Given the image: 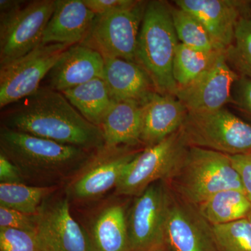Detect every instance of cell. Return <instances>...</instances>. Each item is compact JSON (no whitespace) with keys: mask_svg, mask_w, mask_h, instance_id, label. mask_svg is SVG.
Listing matches in <instances>:
<instances>
[{"mask_svg":"<svg viewBox=\"0 0 251 251\" xmlns=\"http://www.w3.org/2000/svg\"><path fill=\"white\" fill-rule=\"evenodd\" d=\"M1 110V126L9 129L90 151L105 147L100 127L87 121L62 92L41 86Z\"/></svg>","mask_w":251,"mask_h":251,"instance_id":"6da1fadb","label":"cell"},{"mask_svg":"<svg viewBox=\"0 0 251 251\" xmlns=\"http://www.w3.org/2000/svg\"><path fill=\"white\" fill-rule=\"evenodd\" d=\"M94 151L63 145L1 126L0 152L14 163L25 180L55 182L74 176Z\"/></svg>","mask_w":251,"mask_h":251,"instance_id":"7a4b0ae2","label":"cell"},{"mask_svg":"<svg viewBox=\"0 0 251 251\" xmlns=\"http://www.w3.org/2000/svg\"><path fill=\"white\" fill-rule=\"evenodd\" d=\"M179 41L172 17V6L163 0L148 1L137 44V64L147 73L155 90L175 97L173 62Z\"/></svg>","mask_w":251,"mask_h":251,"instance_id":"3957f363","label":"cell"},{"mask_svg":"<svg viewBox=\"0 0 251 251\" xmlns=\"http://www.w3.org/2000/svg\"><path fill=\"white\" fill-rule=\"evenodd\" d=\"M166 182L178 197L195 206L225 190L244 192L229 155L196 147L188 148L179 167Z\"/></svg>","mask_w":251,"mask_h":251,"instance_id":"277c9868","label":"cell"},{"mask_svg":"<svg viewBox=\"0 0 251 251\" xmlns=\"http://www.w3.org/2000/svg\"><path fill=\"white\" fill-rule=\"evenodd\" d=\"M180 130L188 147L229 156L251 153V124L226 107L214 111L188 112Z\"/></svg>","mask_w":251,"mask_h":251,"instance_id":"5b68a950","label":"cell"},{"mask_svg":"<svg viewBox=\"0 0 251 251\" xmlns=\"http://www.w3.org/2000/svg\"><path fill=\"white\" fill-rule=\"evenodd\" d=\"M188 148L180 128L159 143L146 147L126 167L115 193L137 197L151 184L166 181L179 167Z\"/></svg>","mask_w":251,"mask_h":251,"instance_id":"8992f818","label":"cell"},{"mask_svg":"<svg viewBox=\"0 0 251 251\" xmlns=\"http://www.w3.org/2000/svg\"><path fill=\"white\" fill-rule=\"evenodd\" d=\"M56 0H34L0 11V67L40 46ZM26 2V1H25Z\"/></svg>","mask_w":251,"mask_h":251,"instance_id":"52a82bcc","label":"cell"},{"mask_svg":"<svg viewBox=\"0 0 251 251\" xmlns=\"http://www.w3.org/2000/svg\"><path fill=\"white\" fill-rule=\"evenodd\" d=\"M148 1L134 0L129 6L97 15L83 45L103 57L136 62L137 44Z\"/></svg>","mask_w":251,"mask_h":251,"instance_id":"ba28073f","label":"cell"},{"mask_svg":"<svg viewBox=\"0 0 251 251\" xmlns=\"http://www.w3.org/2000/svg\"><path fill=\"white\" fill-rule=\"evenodd\" d=\"M170 198L171 190L164 181L151 184L137 196L127 214L131 251H154L166 245Z\"/></svg>","mask_w":251,"mask_h":251,"instance_id":"9c48e42d","label":"cell"},{"mask_svg":"<svg viewBox=\"0 0 251 251\" xmlns=\"http://www.w3.org/2000/svg\"><path fill=\"white\" fill-rule=\"evenodd\" d=\"M140 151L125 146H105L94 151L68 184V197L79 201L101 197L116 187L126 167Z\"/></svg>","mask_w":251,"mask_h":251,"instance_id":"30bf717a","label":"cell"},{"mask_svg":"<svg viewBox=\"0 0 251 251\" xmlns=\"http://www.w3.org/2000/svg\"><path fill=\"white\" fill-rule=\"evenodd\" d=\"M70 46L41 44L21 58L0 67V108L39 90L50 69Z\"/></svg>","mask_w":251,"mask_h":251,"instance_id":"8fae6325","label":"cell"},{"mask_svg":"<svg viewBox=\"0 0 251 251\" xmlns=\"http://www.w3.org/2000/svg\"><path fill=\"white\" fill-rule=\"evenodd\" d=\"M165 238L166 245L173 251H219L211 225L196 206L185 202L171 190Z\"/></svg>","mask_w":251,"mask_h":251,"instance_id":"7c38bea8","label":"cell"},{"mask_svg":"<svg viewBox=\"0 0 251 251\" xmlns=\"http://www.w3.org/2000/svg\"><path fill=\"white\" fill-rule=\"evenodd\" d=\"M36 218L43 251H90L87 232L72 217L67 198L45 201Z\"/></svg>","mask_w":251,"mask_h":251,"instance_id":"4fadbf2b","label":"cell"},{"mask_svg":"<svg viewBox=\"0 0 251 251\" xmlns=\"http://www.w3.org/2000/svg\"><path fill=\"white\" fill-rule=\"evenodd\" d=\"M239 77L224 52L207 72L189 85L178 88L175 97L188 112L219 110L231 103L232 89Z\"/></svg>","mask_w":251,"mask_h":251,"instance_id":"5bb4252c","label":"cell"},{"mask_svg":"<svg viewBox=\"0 0 251 251\" xmlns=\"http://www.w3.org/2000/svg\"><path fill=\"white\" fill-rule=\"evenodd\" d=\"M103 70L101 54L83 44H75L63 52L41 86L62 92L94 79H103Z\"/></svg>","mask_w":251,"mask_h":251,"instance_id":"9a60e30c","label":"cell"},{"mask_svg":"<svg viewBox=\"0 0 251 251\" xmlns=\"http://www.w3.org/2000/svg\"><path fill=\"white\" fill-rule=\"evenodd\" d=\"M173 2L197 18L224 51L234 40L236 26L246 4L243 0H176Z\"/></svg>","mask_w":251,"mask_h":251,"instance_id":"2e32d148","label":"cell"},{"mask_svg":"<svg viewBox=\"0 0 251 251\" xmlns=\"http://www.w3.org/2000/svg\"><path fill=\"white\" fill-rule=\"evenodd\" d=\"M96 17L97 15L82 0H56L53 14L44 31L41 44H82Z\"/></svg>","mask_w":251,"mask_h":251,"instance_id":"e0dca14e","label":"cell"},{"mask_svg":"<svg viewBox=\"0 0 251 251\" xmlns=\"http://www.w3.org/2000/svg\"><path fill=\"white\" fill-rule=\"evenodd\" d=\"M143 113L141 143L148 147L177 131L188 111L176 97L154 92L143 103Z\"/></svg>","mask_w":251,"mask_h":251,"instance_id":"ac0fdd59","label":"cell"},{"mask_svg":"<svg viewBox=\"0 0 251 251\" xmlns=\"http://www.w3.org/2000/svg\"><path fill=\"white\" fill-rule=\"evenodd\" d=\"M103 80L114 100H132L143 103L156 92L143 68L136 62L103 57Z\"/></svg>","mask_w":251,"mask_h":251,"instance_id":"d6986e66","label":"cell"},{"mask_svg":"<svg viewBox=\"0 0 251 251\" xmlns=\"http://www.w3.org/2000/svg\"><path fill=\"white\" fill-rule=\"evenodd\" d=\"M143 125V103L114 100L100 126L105 146L133 148L142 144Z\"/></svg>","mask_w":251,"mask_h":251,"instance_id":"ffe728a7","label":"cell"},{"mask_svg":"<svg viewBox=\"0 0 251 251\" xmlns=\"http://www.w3.org/2000/svg\"><path fill=\"white\" fill-rule=\"evenodd\" d=\"M87 235L90 251H131L127 215L122 204H111L100 211Z\"/></svg>","mask_w":251,"mask_h":251,"instance_id":"44dd1931","label":"cell"},{"mask_svg":"<svg viewBox=\"0 0 251 251\" xmlns=\"http://www.w3.org/2000/svg\"><path fill=\"white\" fill-rule=\"evenodd\" d=\"M62 93L87 121L99 127L114 100L102 78L94 79Z\"/></svg>","mask_w":251,"mask_h":251,"instance_id":"7402d4cb","label":"cell"},{"mask_svg":"<svg viewBox=\"0 0 251 251\" xmlns=\"http://www.w3.org/2000/svg\"><path fill=\"white\" fill-rule=\"evenodd\" d=\"M196 207L208 224L216 226L247 218L251 202L244 191L228 189L213 195Z\"/></svg>","mask_w":251,"mask_h":251,"instance_id":"603a6c76","label":"cell"},{"mask_svg":"<svg viewBox=\"0 0 251 251\" xmlns=\"http://www.w3.org/2000/svg\"><path fill=\"white\" fill-rule=\"evenodd\" d=\"M224 51L199 50L179 43L173 62V77L178 88L189 85L207 72Z\"/></svg>","mask_w":251,"mask_h":251,"instance_id":"cb8c5ba5","label":"cell"},{"mask_svg":"<svg viewBox=\"0 0 251 251\" xmlns=\"http://www.w3.org/2000/svg\"><path fill=\"white\" fill-rule=\"evenodd\" d=\"M53 191V186L0 184V206L36 215Z\"/></svg>","mask_w":251,"mask_h":251,"instance_id":"d4e9b609","label":"cell"},{"mask_svg":"<svg viewBox=\"0 0 251 251\" xmlns=\"http://www.w3.org/2000/svg\"><path fill=\"white\" fill-rule=\"evenodd\" d=\"M172 17L181 44L199 50L224 51L218 47L202 23L188 11L172 6Z\"/></svg>","mask_w":251,"mask_h":251,"instance_id":"484cf974","label":"cell"},{"mask_svg":"<svg viewBox=\"0 0 251 251\" xmlns=\"http://www.w3.org/2000/svg\"><path fill=\"white\" fill-rule=\"evenodd\" d=\"M225 57L239 76L251 79V20L249 18H239L234 40L225 51Z\"/></svg>","mask_w":251,"mask_h":251,"instance_id":"4316f807","label":"cell"},{"mask_svg":"<svg viewBox=\"0 0 251 251\" xmlns=\"http://www.w3.org/2000/svg\"><path fill=\"white\" fill-rule=\"evenodd\" d=\"M211 226L219 251H251V225L247 218Z\"/></svg>","mask_w":251,"mask_h":251,"instance_id":"83f0119b","label":"cell"},{"mask_svg":"<svg viewBox=\"0 0 251 251\" xmlns=\"http://www.w3.org/2000/svg\"><path fill=\"white\" fill-rule=\"evenodd\" d=\"M0 251H43L36 232L0 228Z\"/></svg>","mask_w":251,"mask_h":251,"instance_id":"f1b7e54d","label":"cell"},{"mask_svg":"<svg viewBox=\"0 0 251 251\" xmlns=\"http://www.w3.org/2000/svg\"><path fill=\"white\" fill-rule=\"evenodd\" d=\"M0 228H11L36 232V214L30 215L0 206Z\"/></svg>","mask_w":251,"mask_h":251,"instance_id":"f546056e","label":"cell"},{"mask_svg":"<svg viewBox=\"0 0 251 251\" xmlns=\"http://www.w3.org/2000/svg\"><path fill=\"white\" fill-rule=\"evenodd\" d=\"M230 103L251 120V79L239 77L232 89Z\"/></svg>","mask_w":251,"mask_h":251,"instance_id":"4dcf8cb0","label":"cell"},{"mask_svg":"<svg viewBox=\"0 0 251 251\" xmlns=\"http://www.w3.org/2000/svg\"><path fill=\"white\" fill-rule=\"evenodd\" d=\"M229 156L240 176L244 193L251 202V153Z\"/></svg>","mask_w":251,"mask_h":251,"instance_id":"1f68e13d","label":"cell"},{"mask_svg":"<svg viewBox=\"0 0 251 251\" xmlns=\"http://www.w3.org/2000/svg\"><path fill=\"white\" fill-rule=\"evenodd\" d=\"M25 181L18 167L0 152V184H24Z\"/></svg>","mask_w":251,"mask_h":251,"instance_id":"d6a6232c","label":"cell"},{"mask_svg":"<svg viewBox=\"0 0 251 251\" xmlns=\"http://www.w3.org/2000/svg\"><path fill=\"white\" fill-rule=\"evenodd\" d=\"M96 15H103L129 6L134 0H82Z\"/></svg>","mask_w":251,"mask_h":251,"instance_id":"836d02e7","label":"cell"},{"mask_svg":"<svg viewBox=\"0 0 251 251\" xmlns=\"http://www.w3.org/2000/svg\"><path fill=\"white\" fill-rule=\"evenodd\" d=\"M242 16L251 20V1H246L245 9Z\"/></svg>","mask_w":251,"mask_h":251,"instance_id":"e575fe53","label":"cell"},{"mask_svg":"<svg viewBox=\"0 0 251 251\" xmlns=\"http://www.w3.org/2000/svg\"><path fill=\"white\" fill-rule=\"evenodd\" d=\"M154 251H172L171 249H170V248L168 247V246H167L166 244V245H164V246H163V247L159 248V249H157V250Z\"/></svg>","mask_w":251,"mask_h":251,"instance_id":"d590c367","label":"cell"},{"mask_svg":"<svg viewBox=\"0 0 251 251\" xmlns=\"http://www.w3.org/2000/svg\"><path fill=\"white\" fill-rule=\"evenodd\" d=\"M247 219H248V221H249V223H250L251 225V212L250 214H249V216H247Z\"/></svg>","mask_w":251,"mask_h":251,"instance_id":"8d00e7d4","label":"cell"}]
</instances>
